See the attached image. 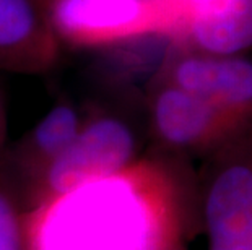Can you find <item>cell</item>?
Here are the masks:
<instances>
[{"label":"cell","instance_id":"cell-1","mask_svg":"<svg viewBox=\"0 0 252 250\" xmlns=\"http://www.w3.org/2000/svg\"><path fill=\"white\" fill-rule=\"evenodd\" d=\"M145 169L85 182L36 205L26 220L28 250H155L159 213Z\"/></svg>","mask_w":252,"mask_h":250},{"label":"cell","instance_id":"cell-2","mask_svg":"<svg viewBox=\"0 0 252 250\" xmlns=\"http://www.w3.org/2000/svg\"><path fill=\"white\" fill-rule=\"evenodd\" d=\"M135 148V135L119 117L98 115L83 122L73 141L37 175L36 205L124 171L132 166Z\"/></svg>","mask_w":252,"mask_h":250},{"label":"cell","instance_id":"cell-3","mask_svg":"<svg viewBox=\"0 0 252 250\" xmlns=\"http://www.w3.org/2000/svg\"><path fill=\"white\" fill-rule=\"evenodd\" d=\"M46 13L59 41L80 47H109L171 31L159 0H51Z\"/></svg>","mask_w":252,"mask_h":250},{"label":"cell","instance_id":"cell-4","mask_svg":"<svg viewBox=\"0 0 252 250\" xmlns=\"http://www.w3.org/2000/svg\"><path fill=\"white\" fill-rule=\"evenodd\" d=\"M171 29L203 54L238 56L252 47V0H159Z\"/></svg>","mask_w":252,"mask_h":250},{"label":"cell","instance_id":"cell-5","mask_svg":"<svg viewBox=\"0 0 252 250\" xmlns=\"http://www.w3.org/2000/svg\"><path fill=\"white\" fill-rule=\"evenodd\" d=\"M61 52V41L37 0H0V68L46 72Z\"/></svg>","mask_w":252,"mask_h":250},{"label":"cell","instance_id":"cell-6","mask_svg":"<svg viewBox=\"0 0 252 250\" xmlns=\"http://www.w3.org/2000/svg\"><path fill=\"white\" fill-rule=\"evenodd\" d=\"M171 83L226 114L252 104V60L239 56L186 54L174 62Z\"/></svg>","mask_w":252,"mask_h":250},{"label":"cell","instance_id":"cell-7","mask_svg":"<svg viewBox=\"0 0 252 250\" xmlns=\"http://www.w3.org/2000/svg\"><path fill=\"white\" fill-rule=\"evenodd\" d=\"M210 250H252V169L231 166L213 180L205 201Z\"/></svg>","mask_w":252,"mask_h":250},{"label":"cell","instance_id":"cell-8","mask_svg":"<svg viewBox=\"0 0 252 250\" xmlns=\"http://www.w3.org/2000/svg\"><path fill=\"white\" fill-rule=\"evenodd\" d=\"M224 112L186 89L169 83L153 103L155 130L173 146H197L217 134Z\"/></svg>","mask_w":252,"mask_h":250},{"label":"cell","instance_id":"cell-9","mask_svg":"<svg viewBox=\"0 0 252 250\" xmlns=\"http://www.w3.org/2000/svg\"><path fill=\"white\" fill-rule=\"evenodd\" d=\"M83 122L70 104L52 108L30 134L25 143V164L33 174L41 171L73 141Z\"/></svg>","mask_w":252,"mask_h":250},{"label":"cell","instance_id":"cell-10","mask_svg":"<svg viewBox=\"0 0 252 250\" xmlns=\"http://www.w3.org/2000/svg\"><path fill=\"white\" fill-rule=\"evenodd\" d=\"M0 250H28L26 220L3 184H0Z\"/></svg>","mask_w":252,"mask_h":250},{"label":"cell","instance_id":"cell-11","mask_svg":"<svg viewBox=\"0 0 252 250\" xmlns=\"http://www.w3.org/2000/svg\"><path fill=\"white\" fill-rule=\"evenodd\" d=\"M37 2H39L41 5H46V7H47V3H49L51 0H37Z\"/></svg>","mask_w":252,"mask_h":250},{"label":"cell","instance_id":"cell-12","mask_svg":"<svg viewBox=\"0 0 252 250\" xmlns=\"http://www.w3.org/2000/svg\"><path fill=\"white\" fill-rule=\"evenodd\" d=\"M0 122H2V117H0Z\"/></svg>","mask_w":252,"mask_h":250}]
</instances>
